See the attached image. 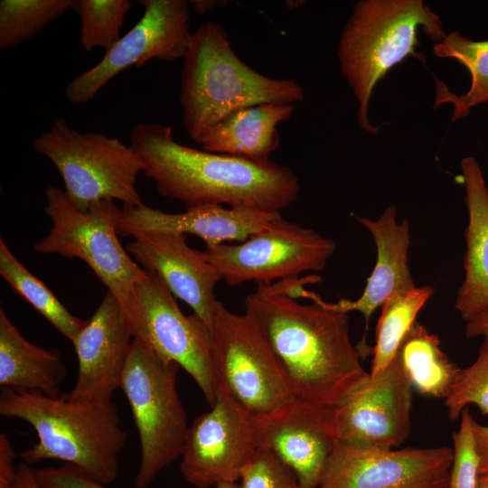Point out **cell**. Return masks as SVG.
<instances>
[{
  "instance_id": "obj_1",
  "label": "cell",
  "mask_w": 488,
  "mask_h": 488,
  "mask_svg": "<svg viewBox=\"0 0 488 488\" xmlns=\"http://www.w3.org/2000/svg\"><path fill=\"white\" fill-rule=\"evenodd\" d=\"M304 305L279 282L258 284L244 314L272 352L293 397L336 408L370 380L350 337L348 314L326 307L316 294Z\"/></svg>"
},
{
  "instance_id": "obj_2",
  "label": "cell",
  "mask_w": 488,
  "mask_h": 488,
  "mask_svg": "<svg viewBox=\"0 0 488 488\" xmlns=\"http://www.w3.org/2000/svg\"><path fill=\"white\" fill-rule=\"evenodd\" d=\"M129 145L158 192L186 208L226 204L280 212L298 197L299 182L290 168L182 145L170 126L136 124Z\"/></svg>"
},
{
  "instance_id": "obj_3",
  "label": "cell",
  "mask_w": 488,
  "mask_h": 488,
  "mask_svg": "<svg viewBox=\"0 0 488 488\" xmlns=\"http://www.w3.org/2000/svg\"><path fill=\"white\" fill-rule=\"evenodd\" d=\"M0 415L24 421L36 433L38 442L19 455L23 462L60 460L105 485L117 478L127 435L113 400L74 401L2 388Z\"/></svg>"
},
{
  "instance_id": "obj_4",
  "label": "cell",
  "mask_w": 488,
  "mask_h": 488,
  "mask_svg": "<svg viewBox=\"0 0 488 488\" xmlns=\"http://www.w3.org/2000/svg\"><path fill=\"white\" fill-rule=\"evenodd\" d=\"M303 99L304 90L294 80L267 77L240 60L221 23H204L192 33L183 58L179 100L183 127L197 144L211 127L238 110L296 104Z\"/></svg>"
},
{
  "instance_id": "obj_5",
  "label": "cell",
  "mask_w": 488,
  "mask_h": 488,
  "mask_svg": "<svg viewBox=\"0 0 488 488\" xmlns=\"http://www.w3.org/2000/svg\"><path fill=\"white\" fill-rule=\"evenodd\" d=\"M419 27L436 43L446 36L440 17L422 0H361L345 23L337 57L358 101V123L370 134L378 131L368 116L377 82L408 56L425 60L415 50Z\"/></svg>"
},
{
  "instance_id": "obj_6",
  "label": "cell",
  "mask_w": 488,
  "mask_h": 488,
  "mask_svg": "<svg viewBox=\"0 0 488 488\" xmlns=\"http://www.w3.org/2000/svg\"><path fill=\"white\" fill-rule=\"evenodd\" d=\"M180 370L176 362L133 340L120 389L129 404L140 443L136 488L148 487L182 455L190 425L177 389Z\"/></svg>"
},
{
  "instance_id": "obj_7",
  "label": "cell",
  "mask_w": 488,
  "mask_h": 488,
  "mask_svg": "<svg viewBox=\"0 0 488 488\" xmlns=\"http://www.w3.org/2000/svg\"><path fill=\"white\" fill-rule=\"evenodd\" d=\"M33 148L60 173L65 193L80 210L102 200L143 204L136 177L143 164L130 145L100 132H81L64 118L33 141Z\"/></svg>"
},
{
  "instance_id": "obj_8",
  "label": "cell",
  "mask_w": 488,
  "mask_h": 488,
  "mask_svg": "<svg viewBox=\"0 0 488 488\" xmlns=\"http://www.w3.org/2000/svg\"><path fill=\"white\" fill-rule=\"evenodd\" d=\"M133 339L176 362L194 380L206 402L216 399L211 333L195 314L185 315L160 277L145 269L122 305Z\"/></svg>"
},
{
  "instance_id": "obj_9",
  "label": "cell",
  "mask_w": 488,
  "mask_h": 488,
  "mask_svg": "<svg viewBox=\"0 0 488 488\" xmlns=\"http://www.w3.org/2000/svg\"><path fill=\"white\" fill-rule=\"evenodd\" d=\"M45 212L52 225L34 250L83 260L123 305L143 268L117 238L121 209L113 200H102L80 210L64 191L52 185L45 189Z\"/></svg>"
},
{
  "instance_id": "obj_10",
  "label": "cell",
  "mask_w": 488,
  "mask_h": 488,
  "mask_svg": "<svg viewBox=\"0 0 488 488\" xmlns=\"http://www.w3.org/2000/svg\"><path fill=\"white\" fill-rule=\"evenodd\" d=\"M211 333L216 389L254 416L293 398L272 352L244 314L230 311L219 300Z\"/></svg>"
},
{
  "instance_id": "obj_11",
  "label": "cell",
  "mask_w": 488,
  "mask_h": 488,
  "mask_svg": "<svg viewBox=\"0 0 488 488\" xmlns=\"http://www.w3.org/2000/svg\"><path fill=\"white\" fill-rule=\"evenodd\" d=\"M336 249L335 241L281 215L267 227L237 244L205 245V252L226 284H272L323 270Z\"/></svg>"
},
{
  "instance_id": "obj_12",
  "label": "cell",
  "mask_w": 488,
  "mask_h": 488,
  "mask_svg": "<svg viewBox=\"0 0 488 488\" xmlns=\"http://www.w3.org/2000/svg\"><path fill=\"white\" fill-rule=\"evenodd\" d=\"M144 14L138 22L109 49L101 60L71 80L65 97L73 105L86 104L118 73L151 60L183 59L192 41L189 2L139 0Z\"/></svg>"
},
{
  "instance_id": "obj_13",
  "label": "cell",
  "mask_w": 488,
  "mask_h": 488,
  "mask_svg": "<svg viewBox=\"0 0 488 488\" xmlns=\"http://www.w3.org/2000/svg\"><path fill=\"white\" fill-rule=\"evenodd\" d=\"M259 450L254 415L217 389L211 410L189 427L180 472L195 488L237 483Z\"/></svg>"
},
{
  "instance_id": "obj_14",
  "label": "cell",
  "mask_w": 488,
  "mask_h": 488,
  "mask_svg": "<svg viewBox=\"0 0 488 488\" xmlns=\"http://www.w3.org/2000/svg\"><path fill=\"white\" fill-rule=\"evenodd\" d=\"M450 446L376 449L338 442L317 488H446Z\"/></svg>"
},
{
  "instance_id": "obj_15",
  "label": "cell",
  "mask_w": 488,
  "mask_h": 488,
  "mask_svg": "<svg viewBox=\"0 0 488 488\" xmlns=\"http://www.w3.org/2000/svg\"><path fill=\"white\" fill-rule=\"evenodd\" d=\"M413 384L397 352L375 378L334 408L338 442L364 448L393 449L408 436Z\"/></svg>"
},
{
  "instance_id": "obj_16",
  "label": "cell",
  "mask_w": 488,
  "mask_h": 488,
  "mask_svg": "<svg viewBox=\"0 0 488 488\" xmlns=\"http://www.w3.org/2000/svg\"><path fill=\"white\" fill-rule=\"evenodd\" d=\"M254 420L260 450L289 467L302 488H317L338 443L334 408L293 397Z\"/></svg>"
},
{
  "instance_id": "obj_17",
  "label": "cell",
  "mask_w": 488,
  "mask_h": 488,
  "mask_svg": "<svg viewBox=\"0 0 488 488\" xmlns=\"http://www.w3.org/2000/svg\"><path fill=\"white\" fill-rule=\"evenodd\" d=\"M125 311L108 291L99 305L73 340L78 375L70 400L110 401L120 389L133 342Z\"/></svg>"
},
{
  "instance_id": "obj_18",
  "label": "cell",
  "mask_w": 488,
  "mask_h": 488,
  "mask_svg": "<svg viewBox=\"0 0 488 488\" xmlns=\"http://www.w3.org/2000/svg\"><path fill=\"white\" fill-rule=\"evenodd\" d=\"M132 237L127 251L211 329L219 301L215 288L222 279L206 252L191 248L186 235L180 232L147 230Z\"/></svg>"
},
{
  "instance_id": "obj_19",
  "label": "cell",
  "mask_w": 488,
  "mask_h": 488,
  "mask_svg": "<svg viewBox=\"0 0 488 488\" xmlns=\"http://www.w3.org/2000/svg\"><path fill=\"white\" fill-rule=\"evenodd\" d=\"M280 212L247 207L203 204L184 212L167 213L145 205H123L117 233L123 237L147 230L174 231L201 238L205 245L241 242L267 227Z\"/></svg>"
},
{
  "instance_id": "obj_20",
  "label": "cell",
  "mask_w": 488,
  "mask_h": 488,
  "mask_svg": "<svg viewBox=\"0 0 488 488\" xmlns=\"http://www.w3.org/2000/svg\"><path fill=\"white\" fill-rule=\"evenodd\" d=\"M396 217L394 205L387 207L375 221L356 216V220L371 232L374 239L377 249L375 266L358 299H340L336 303L324 301L326 307L337 312H360L366 322L365 331L372 313L389 297L416 287L408 261L409 222L404 220L398 223Z\"/></svg>"
},
{
  "instance_id": "obj_21",
  "label": "cell",
  "mask_w": 488,
  "mask_h": 488,
  "mask_svg": "<svg viewBox=\"0 0 488 488\" xmlns=\"http://www.w3.org/2000/svg\"><path fill=\"white\" fill-rule=\"evenodd\" d=\"M465 185L468 223L465 230V279L455 308L466 322L488 311V186L473 156L460 163Z\"/></svg>"
},
{
  "instance_id": "obj_22",
  "label": "cell",
  "mask_w": 488,
  "mask_h": 488,
  "mask_svg": "<svg viewBox=\"0 0 488 488\" xmlns=\"http://www.w3.org/2000/svg\"><path fill=\"white\" fill-rule=\"evenodd\" d=\"M295 104L268 103L238 110L211 127L201 138V149L216 154L269 161L279 145L277 126L288 120Z\"/></svg>"
},
{
  "instance_id": "obj_23",
  "label": "cell",
  "mask_w": 488,
  "mask_h": 488,
  "mask_svg": "<svg viewBox=\"0 0 488 488\" xmlns=\"http://www.w3.org/2000/svg\"><path fill=\"white\" fill-rule=\"evenodd\" d=\"M67 367L55 349L28 341L0 309V385L60 397Z\"/></svg>"
},
{
  "instance_id": "obj_24",
  "label": "cell",
  "mask_w": 488,
  "mask_h": 488,
  "mask_svg": "<svg viewBox=\"0 0 488 488\" xmlns=\"http://www.w3.org/2000/svg\"><path fill=\"white\" fill-rule=\"evenodd\" d=\"M397 352L413 387L423 394L446 398L462 369L443 352L436 334L416 321Z\"/></svg>"
},
{
  "instance_id": "obj_25",
  "label": "cell",
  "mask_w": 488,
  "mask_h": 488,
  "mask_svg": "<svg viewBox=\"0 0 488 488\" xmlns=\"http://www.w3.org/2000/svg\"><path fill=\"white\" fill-rule=\"evenodd\" d=\"M433 52L438 58L456 60L471 74L470 89L460 96L455 95L443 82L436 80V106L452 103V119L455 121L467 116L474 106L488 102V40L474 41L458 32H451L433 46Z\"/></svg>"
},
{
  "instance_id": "obj_26",
  "label": "cell",
  "mask_w": 488,
  "mask_h": 488,
  "mask_svg": "<svg viewBox=\"0 0 488 488\" xmlns=\"http://www.w3.org/2000/svg\"><path fill=\"white\" fill-rule=\"evenodd\" d=\"M0 275L8 285L71 343L87 320L72 314L54 293L33 275L0 239Z\"/></svg>"
},
{
  "instance_id": "obj_27",
  "label": "cell",
  "mask_w": 488,
  "mask_h": 488,
  "mask_svg": "<svg viewBox=\"0 0 488 488\" xmlns=\"http://www.w3.org/2000/svg\"><path fill=\"white\" fill-rule=\"evenodd\" d=\"M427 285L394 294L381 305L378 320L370 378L377 377L395 356L404 336L417 321L419 311L434 295Z\"/></svg>"
},
{
  "instance_id": "obj_28",
  "label": "cell",
  "mask_w": 488,
  "mask_h": 488,
  "mask_svg": "<svg viewBox=\"0 0 488 488\" xmlns=\"http://www.w3.org/2000/svg\"><path fill=\"white\" fill-rule=\"evenodd\" d=\"M75 0H1L0 49L29 40L48 23L73 10Z\"/></svg>"
},
{
  "instance_id": "obj_29",
  "label": "cell",
  "mask_w": 488,
  "mask_h": 488,
  "mask_svg": "<svg viewBox=\"0 0 488 488\" xmlns=\"http://www.w3.org/2000/svg\"><path fill=\"white\" fill-rule=\"evenodd\" d=\"M129 0H75L73 10L80 19V42L86 52L109 49L121 36Z\"/></svg>"
},
{
  "instance_id": "obj_30",
  "label": "cell",
  "mask_w": 488,
  "mask_h": 488,
  "mask_svg": "<svg viewBox=\"0 0 488 488\" xmlns=\"http://www.w3.org/2000/svg\"><path fill=\"white\" fill-rule=\"evenodd\" d=\"M448 418L456 420L469 405L488 415V334L479 348L475 361L461 372L445 399Z\"/></svg>"
},
{
  "instance_id": "obj_31",
  "label": "cell",
  "mask_w": 488,
  "mask_h": 488,
  "mask_svg": "<svg viewBox=\"0 0 488 488\" xmlns=\"http://www.w3.org/2000/svg\"><path fill=\"white\" fill-rule=\"evenodd\" d=\"M457 431L453 433L454 460L446 488H476L479 458L472 430L473 416L465 408Z\"/></svg>"
},
{
  "instance_id": "obj_32",
  "label": "cell",
  "mask_w": 488,
  "mask_h": 488,
  "mask_svg": "<svg viewBox=\"0 0 488 488\" xmlns=\"http://www.w3.org/2000/svg\"><path fill=\"white\" fill-rule=\"evenodd\" d=\"M239 481L240 488H302L294 472L267 450L257 453Z\"/></svg>"
},
{
  "instance_id": "obj_33",
  "label": "cell",
  "mask_w": 488,
  "mask_h": 488,
  "mask_svg": "<svg viewBox=\"0 0 488 488\" xmlns=\"http://www.w3.org/2000/svg\"><path fill=\"white\" fill-rule=\"evenodd\" d=\"M33 473L44 488H108L69 464L59 467L33 468Z\"/></svg>"
},
{
  "instance_id": "obj_34",
  "label": "cell",
  "mask_w": 488,
  "mask_h": 488,
  "mask_svg": "<svg viewBox=\"0 0 488 488\" xmlns=\"http://www.w3.org/2000/svg\"><path fill=\"white\" fill-rule=\"evenodd\" d=\"M17 455L8 436L0 433V488H20L17 466L14 465Z\"/></svg>"
},
{
  "instance_id": "obj_35",
  "label": "cell",
  "mask_w": 488,
  "mask_h": 488,
  "mask_svg": "<svg viewBox=\"0 0 488 488\" xmlns=\"http://www.w3.org/2000/svg\"><path fill=\"white\" fill-rule=\"evenodd\" d=\"M472 430L479 458V475L488 474V426L482 425L473 418Z\"/></svg>"
},
{
  "instance_id": "obj_36",
  "label": "cell",
  "mask_w": 488,
  "mask_h": 488,
  "mask_svg": "<svg viewBox=\"0 0 488 488\" xmlns=\"http://www.w3.org/2000/svg\"><path fill=\"white\" fill-rule=\"evenodd\" d=\"M488 334V311L465 323V335L474 338Z\"/></svg>"
},
{
  "instance_id": "obj_37",
  "label": "cell",
  "mask_w": 488,
  "mask_h": 488,
  "mask_svg": "<svg viewBox=\"0 0 488 488\" xmlns=\"http://www.w3.org/2000/svg\"><path fill=\"white\" fill-rule=\"evenodd\" d=\"M17 472L20 488H44L37 481L33 468L30 465L24 462L19 463Z\"/></svg>"
},
{
  "instance_id": "obj_38",
  "label": "cell",
  "mask_w": 488,
  "mask_h": 488,
  "mask_svg": "<svg viewBox=\"0 0 488 488\" xmlns=\"http://www.w3.org/2000/svg\"><path fill=\"white\" fill-rule=\"evenodd\" d=\"M190 5L193 6L197 13H206L214 7L215 2L211 0L191 1Z\"/></svg>"
},
{
  "instance_id": "obj_39",
  "label": "cell",
  "mask_w": 488,
  "mask_h": 488,
  "mask_svg": "<svg viewBox=\"0 0 488 488\" xmlns=\"http://www.w3.org/2000/svg\"><path fill=\"white\" fill-rule=\"evenodd\" d=\"M476 488H488V474L478 476Z\"/></svg>"
},
{
  "instance_id": "obj_40",
  "label": "cell",
  "mask_w": 488,
  "mask_h": 488,
  "mask_svg": "<svg viewBox=\"0 0 488 488\" xmlns=\"http://www.w3.org/2000/svg\"><path fill=\"white\" fill-rule=\"evenodd\" d=\"M215 488H240L237 483H221Z\"/></svg>"
}]
</instances>
